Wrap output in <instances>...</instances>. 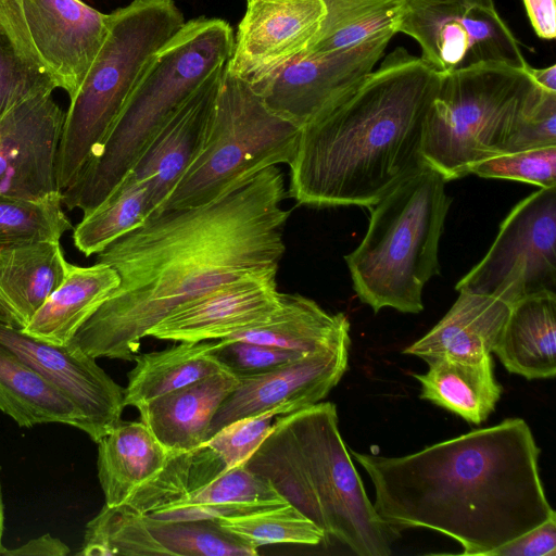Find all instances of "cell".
<instances>
[{
    "mask_svg": "<svg viewBox=\"0 0 556 556\" xmlns=\"http://www.w3.org/2000/svg\"><path fill=\"white\" fill-rule=\"evenodd\" d=\"M325 16L321 0H247L226 67L253 84L303 53Z\"/></svg>",
    "mask_w": 556,
    "mask_h": 556,
    "instance_id": "obj_18",
    "label": "cell"
},
{
    "mask_svg": "<svg viewBox=\"0 0 556 556\" xmlns=\"http://www.w3.org/2000/svg\"><path fill=\"white\" fill-rule=\"evenodd\" d=\"M493 353L507 371L528 380L556 375V293H540L511 305Z\"/></svg>",
    "mask_w": 556,
    "mask_h": 556,
    "instance_id": "obj_23",
    "label": "cell"
},
{
    "mask_svg": "<svg viewBox=\"0 0 556 556\" xmlns=\"http://www.w3.org/2000/svg\"><path fill=\"white\" fill-rule=\"evenodd\" d=\"M325 16L315 38L301 54L351 49L399 33L409 0H321Z\"/></svg>",
    "mask_w": 556,
    "mask_h": 556,
    "instance_id": "obj_31",
    "label": "cell"
},
{
    "mask_svg": "<svg viewBox=\"0 0 556 556\" xmlns=\"http://www.w3.org/2000/svg\"><path fill=\"white\" fill-rule=\"evenodd\" d=\"M375 488V510L397 531L426 528L482 555L555 517L529 425L507 418L421 451L386 457L350 450Z\"/></svg>",
    "mask_w": 556,
    "mask_h": 556,
    "instance_id": "obj_2",
    "label": "cell"
},
{
    "mask_svg": "<svg viewBox=\"0 0 556 556\" xmlns=\"http://www.w3.org/2000/svg\"><path fill=\"white\" fill-rule=\"evenodd\" d=\"M422 135V157L445 181L505 153L539 87L527 68L484 62L440 75Z\"/></svg>",
    "mask_w": 556,
    "mask_h": 556,
    "instance_id": "obj_8",
    "label": "cell"
},
{
    "mask_svg": "<svg viewBox=\"0 0 556 556\" xmlns=\"http://www.w3.org/2000/svg\"><path fill=\"white\" fill-rule=\"evenodd\" d=\"M300 134V127L271 112L249 81L225 66L202 150L161 212L207 204L268 167L288 165Z\"/></svg>",
    "mask_w": 556,
    "mask_h": 556,
    "instance_id": "obj_9",
    "label": "cell"
},
{
    "mask_svg": "<svg viewBox=\"0 0 556 556\" xmlns=\"http://www.w3.org/2000/svg\"><path fill=\"white\" fill-rule=\"evenodd\" d=\"M350 345L351 339L265 374L239 379L214 415L206 440L239 419L268 412L288 414L320 402L348 370Z\"/></svg>",
    "mask_w": 556,
    "mask_h": 556,
    "instance_id": "obj_17",
    "label": "cell"
},
{
    "mask_svg": "<svg viewBox=\"0 0 556 556\" xmlns=\"http://www.w3.org/2000/svg\"><path fill=\"white\" fill-rule=\"evenodd\" d=\"M430 1H456V2H464V3H471V4H478L485 8H495L493 0H430Z\"/></svg>",
    "mask_w": 556,
    "mask_h": 556,
    "instance_id": "obj_46",
    "label": "cell"
},
{
    "mask_svg": "<svg viewBox=\"0 0 556 556\" xmlns=\"http://www.w3.org/2000/svg\"><path fill=\"white\" fill-rule=\"evenodd\" d=\"M458 292L443 318L405 348L404 354L422 359L440 356L481 359L491 355L511 306L492 296Z\"/></svg>",
    "mask_w": 556,
    "mask_h": 556,
    "instance_id": "obj_22",
    "label": "cell"
},
{
    "mask_svg": "<svg viewBox=\"0 0 556 556\" xmlns=\"http://www.w3.org/2000/svg\"><path fill=\"white\" fill-rule=\"evenodd\" d=\"M225 339L313 354L351 339L350 321L344 313H328L304 295L281 293L279 307L266 323Z\"/></svg>",
    "mask_w": 556,
    "mask_h": 556,
    "instance_id": "obj_28",
    "label": "cell"
},
{
    "mask_svg": "<svg viewBox=\"0 0 556 556\" xmlns=\"http://www.w3.org/2000/svg\"><path fill=\"white\" fill-rule=\"evenodd\" d=\"M70 554L68 546L58 538H53L49 533L37 539L28 541L26 544L7 549L3 547L0 555H43V556H65Z\"/></svg>",
    "mask_w": 556,
    "mask_h": 556,
    "instance_id": "obj_44",
    "label": "cell"
},
{
    "mask_svg": "<svg viewBox=\"0 0 556 556\" xmlns=\"http://www.w3.org/2000/svg\"><path fill=\"white\" fill-rule=\"evenodd\" d=\"M535 34L542 39L556 35V0H522Z\"/></svg>",
    "mask_w": 556,
    "mask_h": 556,
    "instance_id": "obj_43",
    "label": "cell"
},
{
    "mask_svg": "<svg viewBox=\"0 0 556 556\" xmlns=\"http://www.w3.org/2000/svg\"><path fill=\"white\" fill-rule=\"evenodd\" d=\"M268 167L200 206L166 210L98 253L118 287L70 341L94 358L134 361L141 340L180 305L249 274L278 270L290 210Z\"/></svg>",
    "mask_w": 556,
    "mask_h": 556,
    "instance_id": "obj_1",
    "label": "cell"
},
{
    "mask_svg": "<svg viewBox=\"0 0 556 556\" xmlns=\"http://www.w3.org/2000/svg\"><path fill=\"white\" fill-rule=\"evenodd\" d=\"M217 522L227 532L256 547L276 543L317 545L327 539L319 527L289 503Z\"/></svg>",
    "mask_w": 556,
    "mask_h": 556,
    "instance_id": "obj_35",
    "label": "cell"
},
{
    "mask_svg": "<svg viewBox=\"0 0 556 556\" xmlns=\"http://www.w3.org/2000/svg\"><path fill=\"white\" fill-rule=\"evenodd\" d=\"M118 285V274L106 264L81 267L68 263L61 285L22 330L50 343L67 344Z\"/></svg>",
    "mask_w": 556,
    "mask_h": 556,
    "instance_id": "obj_26",
    "label": "cell"
},
{
    "mask_svg": "<svg viewBox=\"0 0 556 556\" xmlns=\"http://www.w3.org/2000/svg\"><path fill=\"white\" fill-rule=\"evenodd\" d=\"M218 340L182 341L168 349L137 354L124 389L125 406H135L220 371L212 351Z\"/></svg>",
    "mask_w": 556,
    "mask_h": 556,
    "instance_id": "obj_29",
    "label": "cell"
},
{
    "mask_svg": "<svg viewBox=\"0 0 556 556\" xmlns=\"http://www.w3.org/2000/svg\"><path fill=\"white\" fill-rule=\"evenodd\" d=\"M425 361L428 370L412 374L421 384L420 399L473 425L482 424L494 412L503 388L494 377L491 355L481 359L440 356Z\"/></svg>",
    "mask_w": 556,
    "mask_h": 556,
    "instance_id": "obj_27",
    "label": "cell"
},
{
    "mask_svg": "<svg viewBox=\"0 0 556 556\" xmlns=\"http://www.w3.org/2000/svg\"><path fill=\"white\" fill-rule=\"evenodd\" d=\"M54 89L46 76L20 55L0 29V115L25 99Z\"/></svg>",
    "mask_w": 556,
    "mask_h": 556,
    "instance_id": "obj_40",
    "label": "cell"
},
{
    "mask_svg": "<svg viewBox=\"0 0 556 556\" xmlns=\"http://www.w3.org/2000/svg\"><path fill=\"white\" fill-rule=\"evenodd\" d=\"M0 344L34 368L79 409L96 443L122 417L124 388L72 342L54 344L27 334L0 314Z\"/></svg>",
    "mask_w": 556,
    "mask_h": 556,
    "instance_id": "obj_15",
    "label": "cell"
},
{
    "mask_svg": "<svg viewBox=\"0 0 556 556\" xmlns=\"http://www.w3.org/2000/svg\"><path fill=\"white\" fill-rule=\"evenodd\" d=\"M0 29L20 55L72 99L109 29L83 0H0Z\"/></svg>",
    "mask_w": 556,
    "mask_h": 556,
    "instance_id": "obj_10",
    "label": "cell"
},
{
    "mask_svg": "<svg viewBox=\"0 0 556 556\" xmlns=\"http://www.w3.org/2000/svg\"><path fill=\"white\" fill-rule=\"evenodd\" d=\"M390 39L323 54H300L251 84L264 104L303 128L350 93L375 70Z\"/></svg>",
    "mask_w": 556,
    "mask_h": 556,
    "instance_id": "obj_13",
    "label": "cell"
},
{
    "mask_svg": "<svg viewBox=\"0 0 556 556\" xmlns=\"http://www.w3.org/2000/svg\"><path fill=\"white\" fill-rule=\"evenodd\" d=\"M62 194L33 201L0 194V252L40 241H60L73 226Z\"/></svg>",
    "mask_w": 556,
    "mask_h": 556,
    "instance_id": "obj_34",
    "label": "cell"
},
{
    "mask_svg": "<svg viewBox=\"0 0 556 556\" xmlns=\"http://www.w3.org/2000/svg\"><path fill=\"white\" fill-rule=\"evenodd\" d=\"M279 414L245 417L222 428L204 442L225 464L226 470L243 465L261 445Z\"/></svg>",
    "mask_w": 556,
    "mask_h": 556,
    "instance_id": "obj_39",
    "label": "cell"
},
{
    "mask_svg": "<svg viewBox=\"0 0 556 556\" xmlns=\"http://www.w3.org/2000/svg\"><path fill=\"white\" fill-rule=\"evenodd\" d=\"M224 471V462L204 443L191 451L170 453L164 468L122 505L150 514L179 502Z\"/></svg>",
    "mask_w": 556,
    "mask_h": 556,
    "instance_id": "obj_33",
    "label": "cell"
},
{
    "mask_svg": "<svg viewBox=\"0 0 556 556\" xmlns=\"http://www.w3.org/2000/svg\"><path fill=\"white\" fill-rule=\"evenodd\" d=\"M282 503L287 502L266 479L240 465L170 506Z\"/></svg>",
    "mask_w": 556,
    "mask_h": 556,
    "instance_id": "obj_36",
    "label": "cell"
},
{
    "mask_svg": "<svg viewBox=\"0 0 556 556\" xmlns=\"http://www.w3.org/2000/svg\"><path fill=\"white\" fill-rule=\"evenodd\" d=\"M556 146V92L539 88L510 136L505 153Z\"/></svg>",
    "mask_w": 556,
    "mask_h": 556,
    "instance_id": "obj_41",
    "label": "cell"
},
{
    "mask_svg": "<svg viewBox=\"0 0 556 556\" xmlns=\"http://www.w3.org/2000/svg\"><path fill=\"white\" fill-rule=\"evenodd\" d=\"M238 379L220 371L144 402L136 408L140 420L169 453L201 446L219 405Z\"/></svg>",
    "mask_w": 556,
    "mask_h": 556,
    "instance_id": "obj_21",
    "label": "cell"
},
{
    "mask_svg": "<svg viewBox=\"0 0 556 556\" xmlns=\"http://www.w3.org/2000/svg\"><path fill=\"white\" fill-rule=\"evenodd\" d=\"M446 181L425 165L370 208L367 231L344 256L353 289L375 313H420L422 290L440 273L439 243L452 202Z\"/></svg>",
    "mask_w": 556,
    "mask_h": 556,
    "instance_id": "obj_6",
    "label": "cell"
},
{
    "mask_svg": "<svg viewBox=\"0 0 556 556\" xmlns=\"http://www.w3.org/2000/svg\"><path fill=\"white\" fill-rule=\"evenodd\" d=\"M486 556H556V516L489 552Z\"/></svg>",
    "mask_w": 556,
    "mask_h": 556,
    "instance_id": "obj_42",
    "label": "cell"
},
{
    "mask_svg": "<svg viewBox=\"0 0 556 556\" xmlns=\"http://www.w3.org/2000/svg\"><path fill=\"white\" fill-rule=\"evenodd\" d=\"M399 33L417 41L420 58L440 75L484 62H502L523 70L530 65L495 8L409 0Z\"/></svg>",
    "mask_w": 556,
    "mask_h": 556,
    "instance_id": "obj_12",
    "label": "cell"
},
{
    "mask_svg": "<svg viewBox=\"0 0 556 556\" xmlns=\"http://www.w3.org/2000/svg\"><path fill=\"white\" fill-rule=\"evenodd\" d=\"M340 431L331 402L278 415L243 464L359 556H389L400 531L387 525L367 496Z\"/></svg>",
    "mask_w": 556,
    "mask_h": 556,
    "instance_id": "obj_4",
    "label": "cell"
},
{
    "mask_svg": "<svg viewBox=\"0 0 556 556\" xmlns=\"http://www.w3.org/2000/svg\"><path fill=\"white\" fill-rule=\"evenodd\" d=\"M527 73L539 88L556 92V66L554 64L543 68H534L529 65Z\"/></svg>",
    "mask_w": 556,
    "mask_h": 556,
    "instance_id": "obj_45",
    "label": "cell"
},
{
    "mask_svg": "<svg viewBox=\"0 0 556 556\" xmlns=\"http://www.w3.org/2000/svg\"><path fill=\"white\" fill-rule=\"evenodd\" d=\"M233 35L222 18L200 16L184 24L151 61L97 156L62 192L67 208L85 214L108 197L175 110L226 65Z\"/></svg>",
    "mask_w": 556,
    "mask_h": 556,
    "instance_id": "obj_5",
    "label": "cell"
},
{
    "mask_svg": "<svg viewBox=\"0 0 556 556\" xmlns=\"http://www.w3.org/2000/svg\"><path fill=\"white\" fill-rule=\"evenodd\" d=\"M441 76L403 47L301 128L287 191L311 207H371L422 168L425 119Z\"/></svg>",
    "mask_w": 556,
    "mask_h": 556,
    "instance_id": "obj_3",
    "label": "cell"
},
{
    "mask_svg": "<svg viewBox=\"0 0 556 556\" xmlns=\"http://www.w3.org/2000/svg\"><path fill=\"white\" fill-rule=\"evenodd\" d=\"M258 547L217 520H166L104 505L86 526L77 555L254 556Z\"/></svg>",
    "mask_w": 556,
    "mask_h": 556,
    "instance_id": "obj_14",
    "label": "cell"
},
{
    "mask_svg": "<svg viewBox=\"0 0 556 556\" xmlns=\"http://www.w3.org/2000/svg\"><path fill=\"white\" fill-rule=\"evenodd\" d=\"M225 66L215 71L175 110L131 167L147 188L148 219L161 213L168 195L201 152Z\"/></svg>",
    "mask_w": 556,
    "mask_h": 556,
    "instance_id": "obj_20",
    "label": "cell"
},
{
    "mask_svg": "<svg viewBox=\"0 0 556 556\" xmlns=\"http://www.w3.org/2000/svg\"><path fill=\"white\" fill-rule=\"evenodd\" d=\"M148 217L147 188L129 170L100 204L84 214L74 228V244L86 256L98 254Z\"/></svg>",
    "mask_w": 556,
    "mask_h": 556,
    "instance_id": "obj_32",
    "label": "cell"
},
{
    "mask_svg": "<svg viewBox=\"0 0 556 556\" xmlns=\"http://www.w3.org/2000/svg\"><path fill=\"white\" fill-rule=\"evenodd\" d=\"M3 527H4V509H3V502H2V494H1V486H0V554H1V551L3 549V545H2Z\"/></svg>",
    "mask_w": 556,
    "mask_h": 556,
    "instance_id": "obj_47",
    "label": "cell"
},
{
    "mask_svg": "<svg viewBox=\"0 0 556 556\" xmlns=\"http://www.w3.org/2000/svg\"><path fill=\"white\" fill-rule=\"evenodd\" d=\"M277 270L228 281L185 303L148 333L159 340H220L266 323L280 305Z\"/></svg>",
    "mask_w": 556,
    "mask_h": 556,
    "instance_id": "obj_19",
    "label": "cell"
},
{
    "mask_svg": "<svg viewBox=\"0 0 556 556\" xmlns=\"http://www.w3.org/2000/svg\"><path fill=\"white\" fill-rule=\"evenodd\" d=\"M65 112L42 92L0 115V194L43 201L61 194L56 157Z\"/></svg>",
    "mask_w": 556,
    "mask_h": 556,
    "instance_id": "obj_16",
    "label": "cell"
},
{
    "mask_svg": "<svg viewBox=\"0 0 556 556\" xmlns=\"http://www.w3.org/2000/svg\"><path fill=\"white\" fill-rule=\"evenodd\" d=\"M455 288L510 306L556 293V187L540 188L516 204L486 254Z\"/></svg>",
    "mask_w": 556,
    "mask_h": 556,
    "instance_id": "obj_11",
    "label": "cell"
},
{
    "mask_svg": "<svg viewBox=\"0 0 556 556\" xmlns=\"http://www.w3.org/2000/svg\"><path fill=\"white\" fill-rule=\"evenodd\" d=\"M470 174L540 188L556 187V146L502 153L476 164Z\"/></svg>",
    "mask_w": 556,
    "mask_h": 556,
    "instance_id": "obj_37",
    "label": "cell"
},
{
    "mask_svg": "<svg viewBox=\"0 0 556 556\" xmlns=\"http://www.w3.org/2000/svg\"><path fill=\"white\" fill-rule=\"evenodd\" d=\"M186 23L175 0H131L109 13V29L70 99L56 157L62 193L97 156L155 54Z\"/></svg>",
    "mask_w": 556,
    "mask_h": 556,
    "instance_id": "obj_7",
    "label": "cell"
},
{
    "mask_svg": "<svg viewBox=\"0 0 556 556\" xmlns=\"http://www.w3.org/2000/svg\"><path fill=\"white\" fill-rule=\"evenodd\" d=\"M98 478L106 506L124 504L165 466L170 453L140 421L122 419L98 442Z\"/></svg>",
    "mask_w": 556,
    "mask_h": 556,
    "instance_id": "obj_25",
    "label": "cell"
},
{
    "mask_svg": "<svg viewBox=\"0 0 556 556\" xmlns=\"http://www.w3.org/2000/svg\"><path fill=\"white\" fill-rule=\"evenodd\" d=\"M67 265L60 241L0 252V314L23 329L61 285Z\"/></svg>",
    "mask_w": 556,
    "mask_h": 556,
    "instance_id": "obj_24",
    "label": "cell"
},
{
    "mask_svg": "<svg viewBox=\"0 0 556 556\" xmlns=\"http://www.w3.org/2000/svg\"><path fill=\"white\" fill-rule=\"evenodd\" d=\"M0 410L20 427L60 422L84 431L76 405L28 364L0 344Z\"/></svg>",
    "mask_w": 556,
    "mask_h": 556,
    "instance_id": "obj_30",
    "label": "cell"
},
{
    "mask_svg": "<svg viewBox=\"0 0 556 556\" xmlns=\"http://www.w3.org/2000/svg\"><path fill=\"white\" fill-rule=\"evenodd\" d=\"M212 354L238 380L265 374L308 355L267 344L227 339L218 340Z\"/></svg>",
    "mask_w": 556,
    "mask_h": 556,
    "instance_id": "obj_38",
    "label": "cell"
}]
</instances>
